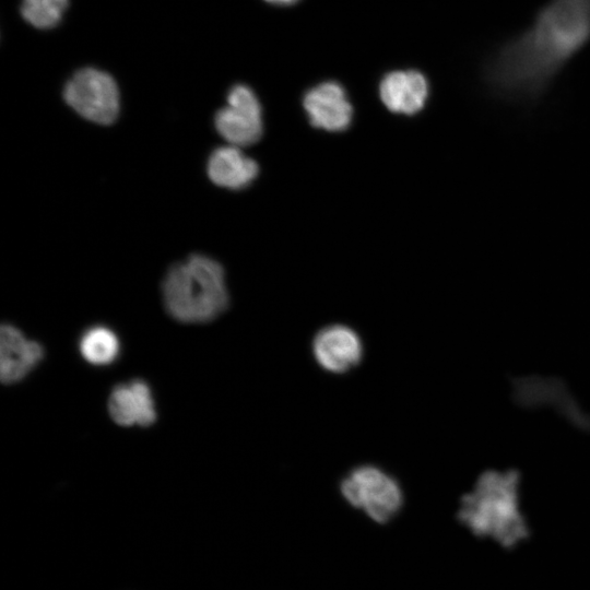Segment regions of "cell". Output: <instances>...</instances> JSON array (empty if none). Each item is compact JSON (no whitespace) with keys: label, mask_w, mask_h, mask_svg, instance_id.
Wrapping results in <instances>:
<instances>
[{"label":"cell","mask_w":590,"mask_h":590,"mask_svg":"<svg viewBox=\"0 0 590 590\" xmlns=\"http://www.w3.org/2000/svg\"><path fill=\"white\" fill-rule=\"evenodd\" d=\"M590 37V0H553L485 68L489 85L514 98L539 94Z\"/></svg>","instance_id":"cell-1"},{"label":"cell","mask_w":590,"mask_h":590,"mask_svg":"<svg viewBox=\"0 0 590 590\" xmlns=\"http://www.w3.org/2000/svg\"><path fill=\"white\" fill-rule=\"evenodd\" d=\"M162 296L167 312L177 321L209 322L228 306L224 269L205 255H190L168 269Z\"/></svg>","instance_id":"cell-2"},{"label":"cell","mask_w":590,"mask_h":590,"mask_svg":"<svg viewBox=\"0 0 590 590\" xmlns=\"http://www.w3.org/2000/svg\"><path fill=\"white\" fill-rule=\"evenodd\" d=\"M459 518L474 534L491 536L506 548L529 533L515 495L507 489L477 491L463 500Z\"/></svg>","instance_id":"cell-3"},{"label":"cell","mask_w":590,"mask_h":590,"mask_svg":"<svg viewBox=\"0 0 590 590\" xmlns=\"http://www.w3.org/2000/svg\"><path fill=\"white\" fill-rule=\"evenodd\" d=\"M340 492L351 506L361 509L378 523L391 520L403 505V492L399 482L373 464L352 469L342 479Z\"/></svg>","instance_id":"cell-4"},{"label":"cell","mask_w":590,"mask_h":590,"mask_svg":"<svg viewBox=\"0 0 590 590\" xmlns=\"http://www.w3.org/2000/svg\"><path fill=\"white\" fill-rule=\"evenodd\" d=\"M66 103L83 118L101 123H113L120 109L119 91L106 72L84 68L76 71L63 90Z\"/></svg>","instance_id":"cell-5"},{"label":"cell","mask_w":590,"mask_h":590,"mask_svg":"<svg viewBox=\"0 0 590 590\" xmlns=\"http://www.w3.org/2000/svg\"><path fill=\"white\" fill-rule=\"evenodd\" d=\"M216 131L231 144L251 145L263 132L262 109L253 91L244 84L233 86L227 104L214 116Z\"/></svg>","instance_id":"cell-6"},{"label":"cell","mask_w":590,"mask_h":590,"mask_svg":"<svg viewBox=\"0 0 590 590\" xmlns=\"http://www.w3.org/2000/svg\"><path fill=\"white\" fill-rule=\"evenodd\" d=\"M311 353L320 368L339 375L359 365L364 356V345L352 328L340 323L329 324L315 334Z\"/></svg>","instance_id":"cell-7"},{"label":"cell","mask_w":590,"mask_h":590,"mask_svg":"<svg viewBox=\"0 0 590 590\" xmlns=\"http://www.w3.org/2000/svg\"><path fill=\"white\" fill-rule=\"evenodd\" d=\"M310 123L328 131L349 128L353 109L344 88L337 82H323L310 88L303 99Z\"/></svg>","instance_id":"cell-8"},{"label":"cell","mask_w":590,"mask_h":590,"mask_svg":"<svg viewBox=\"0 0 590 590\" xmlns=\"http://www.w3.org/2000/svg\"><path fill=\"white\" fill-rule=\"evenodd\" d=\"M44 349L12 324L0 330V378L11 385L25 378L43 359Z\"/></svg>","instance_id":"cell-9"},{"label":"cell","mask_w":590,"mask_h":590,"mask_svg":"<svg viewBox=\"0 0 590 590\" xmlns=\"http://www.w3.org/2000/svg\"><path fill=\"white\" fill-rule=\"evenodd\" d=\"M111 420L120 426H150L156 421V409L148 384L132 380L116 386L108 399Z\"/></svg>","instance_id":"cell-10"},{"label":"cell","mask_w":590,"mask_h":590,"mask_svg":"<svg viewBox=\"0 0 590 590\" xmlns=\"http://www.w3.org/2000/svg\"><path fill=\"white\" fill-rule=\"evenodd\" d=\"M379 95L389 110L413 115L424 107L428 84L418 71H393L381 80Z\"/></svg>","instance_id":"cell-11"},{"label":"cell","mask_w":590,"mask_h":590,"mask_svg":"<svg viewBox=\"0 0 590 590\" xmlns=\"http://www.w3.org/2000/svg\"><path fill=\"white\" fill-rule=\"evenodd\" d=\"M206 173L215 185L240 190L258 176L259 166L239 146L225 145L213 150L208 158Z\"/></svg>","instance_id":"cell-12"},{"label":"cell","mask_w":590,"mask_h":590,"mask_svg":"<svg viewBox=\"0 0 590 590\" xmlns=\"http://www.w3.org/2000/svg\"><path fill=\"white\" fill-rule=\"evenodd\" d=\"M79 349L86 362L104 366L117 358L120 344L113 330L104 326H94L82 334Z\"/></svg>","instance_id":"cell-13"},{"label":"cell","mask_w":590,"mask_h":590,"mask_svg":"<svg viewBox=\"0 0 590 590\" xmlns=\"http://www.w3.org/2000/svg\"><path fill=\"white\" fill-rule=\"evenodd\" d=\"M68 0H23L21 14L31 25L47 30L59 24Z\"/></svg>","instance_id":"cell-14"},{"label":"cell","mask_w":590,"mask_h":590,"mask_svg":"<svg viewBox=\"0 0 590 590\" xmlns=\"http://www.w3.org/2000/svg\"><path fill=\"white\" fill-rule=\"evenodd\" d=\"M270 3H273V4H282V5H286V4H291L297 0H266Z\"/></svg>","instance_id":"cell-15"}]
</instances>
